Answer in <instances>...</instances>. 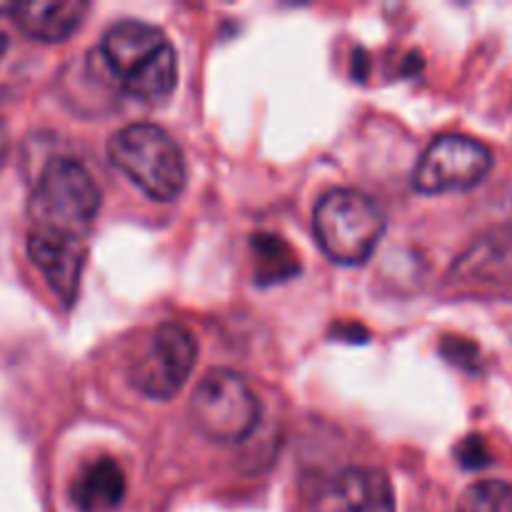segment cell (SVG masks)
Segmentation results:
<instances>
[{
	"label": "cell",
	"instance_id": "cell-4",
	"mask_svg": "<svg viewBox=\"0 0 512 512\" xmlns=\"http://www.w3.org/2000/svg\"><path fill=\"white\" fill-rule=\"evenodd\" d=\"M313 230L318 245L333 263L363 265L385 233L378 205L353 188H335L315 205Z\"/></svg>",
	"mask_w": 512,
	"mask_h": 512
},
{
	"label": "cell",
	"instance_id": "cell-11",
	"mask_svg": "<svg viewBox=\"0 0 512 512\" xmlns=\"http://www.w3.org/2000/svg\"><path fill=\"white\" fill-rule=\"evenodd\" d=\"M125 473L113 458L88 460L70 483V500L78 512H113L125 498Z\"/></svg>",
	"mask_w": 512,
	"mask_h": 512
},
{
	"label": "cell",
	"instance_id": "cell-14",
	"mask_svg": "<svg viewBox=\"0 0 512 512\" xmlns=\"http://www.w3.org/2000/svg\"><path fill=\"white\" fill-rule=\"evenodd\" d=\"M458 458L463 468L478 470V468H485V465H490V450L483 438H475L473 435V438L463 440V445H460L458 450Z\"/></svg>",
	"mask_w": 512,
	"mask_h": 512
},
{
	"label": "cell",
	"instance_id": "cell-16",
	"mask_svg": "<svg viewBox=\"0 0 512 512\" xmlns=\"http://www.w3.org/2000/svg\"><path fill=\"white\" fill-rule=\"evenodd\" d=\"M15 8H18V3H13V0H0V15H15Z\"/></svg>",
	"mask_w": 512,
	"mask_h": 512
},
{
	"label": "cell",
	"instance_id": "cell-15",
	"mask_svg": "<svg viewBox=\"0 0 512 512\" xmlns=\"http://www.w3.org/2000/svg\"><path fill=\"white\" fill-rule=\"evenodd\" d=\"M8 150H10L8 128H5V123H3V120H0V168H3L5 160H8Z\"/></svg>",
	"mask_w": 512,
	"mask_h": 512
},
{
	"label": "cell",
	"instance_id": "cell-1",
	"mask_svg": "<svg viewBox=\"0 0 512 512\" xmlns=\"http://www.w3.org/2000/svg\"><path fill=\"white\" fill-rule=\"evenodd\" d=\"M105 60L120 88L143 103H160L178 83V55L165 33L143 20H123L100 40Z\"/></svg>",
	"mask_w": 512,
	"mask_h": 512
},
{
	"label": "cell",
	"instance_id": "cell-3",
	"mask_svg": "<svg viewBox=\"0 0 512 512\" xmlns=\"http://www.w3.org/2000/svg\"><path fill=\"white\" fill-rule=\"evenodd\" d=\"M108 155L110 163L150 200L168 203L183 193L188 178L183 153L158 125H125L110 138Z\"/></svg>",
	"mask_w": 512,
	"mask_h": 512
},
{
	"label": "cell",
	"instance_id": "cell-12",
	"mask_svg": "<svg viewBox=\"0 0 512 512\" xmlns=\"http://www.w3.org/2000/svg\"><path fill=\"white\" fill-rule=\"evenodd\" d=\"M253 250L255 255H258L260 280L280 283V280L285 278H293L300 270L298 258H295L293 250L288 248V243H285L283 238H275V235H255Z\"/></svg>",
	"mask_w": 512,
	"mask_h": 512
},
{
	"label": "cell",
	"instance_id": "cell-13",
	"mask_svg": "<svg viewBox=\"0 0 512 512\" xmlns=\"http://www.w3.org/2000/svg\"><path fill=\"white\" fill-rule=\"evenodd\" d=\"M455 512H512V488L503 480H483L470 485Z\"/></svg>",
	"mask_w": 512,
	"mask_h": 512
},
{
	"label": "cell",
	"instance_id": "cell-2",
	"mask_svg": "<svg viewBox=\"0 0 512 512\" xmlns=\"http://www.w3.org/2000/svg\"><path fill=\"white\" fill-rule=\"evenodd\" d=\"M100 190L78 160H50L28 200L30 230L85 240L98 218Z\"/></svg>",
	"mask_w": 512,
	"mask_h": 512
},
{
	"label": "cell",
	"instance_id": "cell-9",
	"mask_svg": "<svg viewBox=\"0 0 512 512\" xmlns=\"http://www.w3.org/2000/svg\"><path fill=\"white\" fill-rule=\"evenodd\" d=\"M30 260L43 273L45 283L50 285L65 308L75 303L80 288V275L85 265V240L63 238V235H48L28 230Z\"/></svg>",
	"mask_w": 512,
	"mask_h": 512
},
{
	"label": "cell",
	"instance_id": "cell-17",
	"mask_svg": "<svg viewBox=\"0 0 512 512\" xmlns=\"http://www.w3.org/2000/svg\"><path fill=\"white\" fill-rule=\"evenodd\" d=\"M5 50H8V35L0 33V58H3Z\"/></svg>",
	"mask_w": 512,
	"mask_h": 512
},
{
	"label": "cell",
	"instance_id": "cell-5",
	"mask_svg": "<svg viewBox=\"0 0 512 512\" xmlns=\"http://www.w3.org/2000/svg\"><path fill=\"white\" fill-rule=\"evenodd\" d=\"M190 415L205 438L215 443H240L260 420V400L243 375L215 368L200 378L190 400Z\"/></svg>",
	"mask_w": 512,
	"mask_h": 512
},
{
	"label": "cell",
	"instance_id": "cell-6",
	"mask_svg": "<svg viewBox=\"0 0 512 512\" xmlns=\"http://www.w3.org/2000/svg\"><path fill=\"white\" fill-rule=\"evenodd\" d=\"M493 168L488 145L468 135H440L425 148L413 170L415 190L425 195L475 188Z\"/></svg>",
	"mask_w": 512,
	"mask_h": 512
},
{
	"label": "cell",
	"instance_id": "cell-8",
	"mask_svg": "<svg viewBox=\"0 0 512 512\" xmlns=\"http://www.w3.org/2000/svg\"><path fill=\"white\" fill-rule=\"evenodd\" d=\"M308 512H395L393 488L380 470L345 468L315 485Z\"/></svg>",
	"mask_w": 512,
	"mask_h": 512
},
{
	"label": "cell",
	"instance_id": "cell-7",
	"mask_svg": "<svg viewBox=\"0 0 512 512\" xmlns=\"http://www.w3.org/2000/svg\"><path fill=\"white\" fill-rule=\"evenodd\" d=\"M198 358V345L188 328L163 323L155 328L148 348L130 365V380L153 400H170L183 390Z\"/></svg>",
	"mask_w": 512,
	"mask_h": 512
},
{
	"label": "cell",
	"instance_id": "cell-10",
	"mask_svg": "<svg viewBox=\"0 0 512 512\" xmlns=\"http://www.w3.org/2000/svg\"><path fill=\"white\" fill-rule=\"evenodd\" d=\"M90 5L83 0H30L15 8V25L38 43H63L80 28Z\"/></svg>",
	"mask_w": 512,
	"mask_h": 512
}]
</instances>
